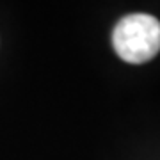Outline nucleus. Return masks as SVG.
<instances>
[{
  "label": "nucleus",
  "mask_w": 160,
  "mask_h": 160,
  "mask_svg": "<svg viewBox=\"0 0 160 160\" xmlns=\"http://www.w3.org/2000/svg\"><path fill=\"white\" fill-rule=\"evenodd\" d=\"M112 45L125 62H148L160 52V22L144 12L121 18L112 30Z\"/></svg>",
  "instance_id": "obj_1"
}]
</instances>
